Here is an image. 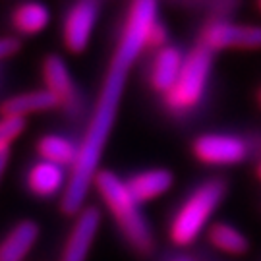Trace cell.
<instances>
[{"instance_id":"1","label":"cell","mask_w":261,"mask_h":261,"mask_svg":"<svg viewBox=\"0 0 261 261\" xmlns=\"http://www.w3.org/2000/svg\"><path fill=\"white\" fill-rule=\"evenodd\" d=\"M155 21H157V0H132L126 28L118 48L112 56L109 74L105 77L103 89L97 101V109L89 122V128L85 132L84 141L80 143V157L72 168V176L68 180V186L62 196V209L66 213L77 215L82 211L85 197L99 174L97 167L116 118L128 72L141 50L149 45V31Z\"/></svg>"},{"instance_id":"2","label":"cell","mask_w":261,"mask_h":261,"mask_svg":"<svg viewBox=\"0 0 261 261\" xmlns=\"http://www.w3.org/2000/svg\"><path fill=\"white\" fill-rule=\"evenodd\" d=\"M95 188L114 217L126 242L138 253H149L153 250V234L128 182L111 170H101L95 178Z\"/></svg>"},{"instance_id":"3","label":"cell","mask_w":261,"mask_h":261,"mask_svg":"<svg viewBox=\"0 0 261 261\" xmlns=\"http://www.w3.org/2000/svg\"><path fill=\"white\" fill-rule=\"evenodd\" d=\"M224 184L221 180H207L199 188L192 192L174 215L170 223V238L178 246H190L196 238L205 230L207 223L215 213V209L223 201Z\"/></svg>"},{"instance_id":"4","label":"cell","mask_w":261,"mask_h":261,"mask_svg":"<svg viewBox=\"0 0 261 261\" xmlns=\"http://www.w3.org/2000/svg\"><path fill=\"white\" fill-rule=\"evenodd\" d=\"M211 48L207 47L196 48L186 56L176 84L172 85L168 93H165L168 109H172L174 112H184L194 109L201 101L211 72Z\"/></svg>"},{"instance_id":"5","label":"cell","mask_w":261,"mask_h":261,"mask_svg":"<svg viewBox=\"0 0 261 261\" xmlns=\"http://www.w3.org/2000/svg\"><path fill=\"white\" fill-rule=\"evenodd\" d=\"M194 153L201 163L215 167L238 165L248 157V143L230 134H205L194 143Z\"/></svg>"},{"instance_id":"6","label":"cell","mask_w":261,"mask_h":261,"mask_svg":"<svg viewBox=\"0 0 261 261\" xmlns=\"http://www.w3.org/2000/svg\"><path fill=\"white\" fill-rule=\"evenodd\" d=\"M203 47L207 48H259L261 28L238 25L230 21H215L203 29Z\"/></svg>"},{"instance_id":"7","label":"cell","mask_w":261,"mask_h":261,"mask_svg":"<svg viewBox=\"0 0 261 261\" xmlns=\"http://www.w3.org/2000/svg\"><path fill=\"white\" fill-rule=\"evenodd\" d=\"M99 226H101V213L95 207L82 209L75 217L72 232L66 240L60 261H87L95 236L99 232Z\"/></svg>"},{"instance_id":"8","label":"cell","mask_w":261,"mask_h":261,"mask_svg":"<svg viewBox=\"0 0 261 261\" xmlns=\"http://www.w3.org/2000/svg\"><path fill=\"white\" fill-rule=\"evenodd\" d=\"M97 6L93 0H80L68 12L64 21V43L72 53H82L93 33Z\"/></svg>"},{"instance_id":"9","label":"cell","mask_w":261,"mask_h":261,"mask_svg":"<svg viewBox=\"0 0 261 261\" xmlns=\"http://www.w3.org/2000/svg\"><path fill=\"white\" fill-rule=\"evenodd\" d=\"M43 74H45L47 89L53 95H56L60 105L66 109H74L77 95H75L74 82H72V75L64 60L60 56H48L43 66Z\"/></svg>"},{"instance_id":"10","label":"cell","mask_w":261,"mask_h":261,"mask_svg":"<svg viewBox=\"0 0 261 261\" xmlns=\"http://www.w3.org/2000/svg\"><path fill=\"white\" fill-rule=\"evenodd\" d=\"M186 56L180 53L176 47H161L157 56L153 60L151 68V84L155 89L168 93L172 89V85L176 84L178 75L184 68Z\"/></svg>"},{"instance_id":"11","label":"cell","mask_w":261,"mask_h":261,"mask_svg":"<svg viewBox=\"0 0 261 261\" xmlns=\"http://www.w3.org/2000/svg\"><path fill=\"white\" fill-rule=\"evenodd\" d=\"M68 180H66V170L60 165L48 163V161H39L33 165L28 174V188L37 197H53L58 192L66 190Z\"/></svg>"},{"instance_id":"12","label":"cell","mask_w":261,"mask_h":261,"mask_svg":"<svg viewBox=\"0 0 261 261\" xmlns=\"http://www.w3.org/2000/svg\"><path fill=\"white\" fill-rule=\"evenodd\" d=\"M39 238V226L33 221L18 223L0 246V261H23Z\"/></svg>"},{"instance_id":"13","label":"cell","mask_w":261,"mask_h":261,"mask_svg":"<svg viewBox=\"0 0 261 261\" xmlns=\"http://www.w3.org/2000/svg\"><path fill=\"white\" fill-rule=\"evenodd\" d=\"M132 194L138 197V201H151L157 199L163 194H167L172 186V174L165 168H151L145 172H140L128 180Z\"/></svg>"},{"instance_id":"14","label":"cell","mask_w":261,"mask_h":261,"mask_svg":"<svg viewBox=\"0 0 261 261\" xmlns=\"http://www.w3.org/2000/svg\"><path fill=\"white\" fill-rule=\"evenodd\" d=\"M39 155L43 161L55 163L60 167H72L80 157V145H75L70 138L64 136H45L39 141Z\"/></svg>"},{"instance_id":"15","label":"cell","mask_w":261,"mask_h":261,"mask_svg":"<svg viewBox=\"0 0 261 261\" xmlns=\"http://www.w3.org/2000/svg\"><path fill=\"white\" fill-rule=\"evenodd\" d=\"M55 107H60V101L56 99L48 89L43 91H31V93H21L16 97H10L4 103V114H19L25 116L29 112L50 111Z\"/></svg>"},{"instance_id":"16","label":"cell","mask_w":261,"mask_h":261,"mask_svg":"<svg viewBox=\"0 0 261 261\" xmlns=\"http://www.w3.org/2000/svg\"><path fill=\"white\" fill-rule=\"evenodd\" d=\"M48 19H50L48 8L41 2H35V0L19 4L12 16L16 29L23 35H35L39 31H43L48 25Z\"/></svg>"},{"instance_id":"17","label":"cell","mask_w":261,"mask_h":261,"mask_svg":"<svg viewBox=\"0 0 261 261\" xmlns=\"http://www.w3.org/2000/svg\"><path fill=\"white\" fill-rule=\"evenodd\" d=\"M209 242L213 244L217 250L230 255H240V253L248 252V238L244 236L238 228H234L232 224L217 223L209 228Z\"/></svg>"},{"instance_id":"18","label":"cell","mask_w":261,"mask_h":261,"mask_svg":"<svg viewBox=\"0 0 261 261\" xmlns=\"http://www.w3.org/2000/svg\"><path fill=\"white\" fill-rule=\"evenodd\" d=\"M23 128H25V116L4 114L2 124H0V145H10L16 138H19Z\"/></svg>"},{"instance_id":"19","label":"cell","mask_w":261,"mask_h":261,"mask_svg":"<svg viewBox=\"0 0 261 261\" xmlns=\"http://www.w3.org/2000/svg\"><path fill=\"white\" fill-rule=\"evenodd\" d=\"M167 29L163 28L159 21L153 23V28L149 31V47H165V41H167Z\"/></svg>"},{"instance_id":"20","label":"cell","mask_w":261,"mask_h":261,"mask_svg":"<svg viewBox=\"0 0 261 261\" xmlns=\"http://www.w3.org/2000/svg\"><path fill=\"white\" fill-rule=\"evenodd\" d=\"M18 41L12 37H6L4 41H2V45H0V53H2V56L4 58H8V56H12L16 50H18Z\"/></svg>"},{"instance_id":"21","label":"cell","mask_w":261,"mask_h":261,"mask_svg":"<svg viewBox=\"0 0 261 261\" xmlns=\"http://www.w3.org/2000/svg\"><path fill=\"white\" fill-rule=\"evenodd\" d=\"M0 167H2V170L6 168V165H8V155H10V145H0Z\"/></svg>"},{"instance_id":"22","label":"cell","mask_w":261,"mask_h":261,"mask_svg":"<svg viewBox=\"0 0 261 261\" xmlns=\"http://www.w3.org/2000/svg\"><path fill=\"white\" fill-rule=\"evenodd\" d=\"M257 174H259V178H261V163H259V167H257Z\"/></svg>"},{"instance_id":"23","label":"cell","mask_w":261,"mask_h":261,"mask_svg":"<svg viewBox=\"0 0 261 261\" xmlns=\"http://www.w3.org/2000/svg\"><path fill=\"white\" fill-rule=\"evenodd\" d=\"M259 101H261V93H259Z\"/></svg>"},{"instance_id":"24","label":"cell","mask_w":261,"mask_h":261,"mask_svg":"<svg viewBox=\"0 0 261 261\" xmlns=\"http://www.w3.org/2000/svg\"><path fill=\"white\" fill-rule=\"evenodd\" d=\"M259 4H261V0H259Z\"/></svg>"}]
</instances>
